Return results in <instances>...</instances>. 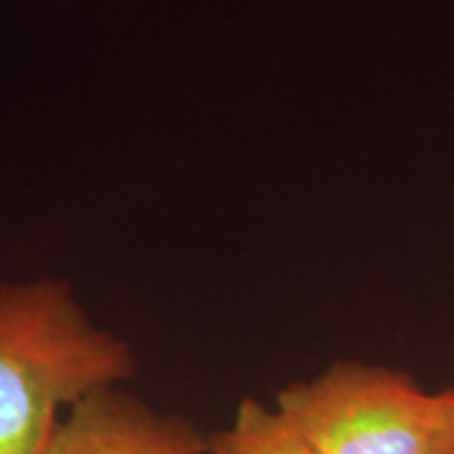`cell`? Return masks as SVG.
Segmentation results:
<instances>
[{
  "mask_svg": "<svg viewBox=\"0 0 454 454\" xmlns=\"http://www.w3.org/2000/svg\"><path fill=\"white\" fill-rule=\"evenodd\" d=\"M135 371L130 345L90 325L66 282L0 284V454H43L64 408Z\"/></svg>",
  "mask_w": 454,
  "mask_h": 454,
  "instance_id": "cell-1",
  "label": "cell"
},
{
  "mask_svg": "<svg viewBox=\"0 0 454 454\" xmlns=\"http://www.w3.org/2000/svg\"><path fill=\"white\" fill-rule=\"evenodd\" d=\"M276 408L322 454H434L440 394L387 366L339 362L278 391Z\"/></svg>",
  "mask_w": 454,
  "mask_h": 454,
  "instance_id": "cell-2",
  "label": "cell"
},
{
  "mask_svg": "<svg viewBox=\"0 0 454 454\" xmlns=\"http://www.w3.org/2000/svg\"><path fill=\"white\" fill-rule=\"evenodd\" d=\"M43 454H208V438L185 419L110 387L78 400Z\"/></svg>",
  "mask_w": 454,
  "mask_h": 454,
  "instance_id": "cell-3",
  "label": "cell"
},
{
  "mask_svg": "<svg viewBox=\"0 0 454 454\" xmlns=\"http://www.w3.org/2000/svg\"><path fill=\"white\" fill-rule=\"evenodd\" d=\"M208 454H322L278 408L247 397L230 427L208 438Z\"/></svg>",
  "mask_w": 454,
  "mask_h": 454,
  "instance_id": "cell-4",
  "label": "cell"
},
{
  "mask_svg": "<svg viewBox=\"0 0 454 454\" xmlns=\"http://www.w3.org/2000/svg\"><path fill=\"white\" fill-rule=\"evenodd\" d=\"M442 421L434 454H454V387L440 391Z\"/></svg>",
  "mask_w": 454,
  "mask_h": 454,
  "instance_id": "cell-5",
  "label": "cell"
}]
</instances>
